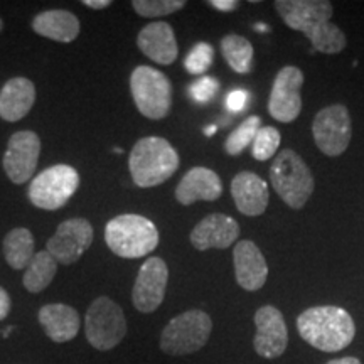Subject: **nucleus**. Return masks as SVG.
Returning <instances> with one entry per match:
<instances>
[{"label":"nucleus","mask_w":364,"mask_h":364,"mask_svg":"<svg viewBox=\"0 0 364 364\" xmlns=\"http://www.w3.org/2000/svg\"><path fill=\"white\" fill-rule=\"evenodd\" d=\"M2 29H4V22H2V19H0V33H2Z\"/></svg>","instance_id":"40"},{"label":"nucleus","mask_w":364,"mask_h":364,"mask_svg":"<svg viewBox=\"0 0 364 364\" xmlns=\"http://www.w3.org/2000/svg\"><path fill=\"white\" fill-rule=\"evenodd\" d=\"M312 48L324 54H338L346 48V34L332 22H326L311 34Z\"/></svg>","instance_id":"27"},{"label":"nucleus","mask_w":364,"mask_h":364,"mask_svg":"<svg viewBox=\"0 0 364 364\" xmlns=\"http://www.w3.org/2000/svg\"><path fill=\"white\" fill-rule=\"evenodd\" d=\"M95 238L93 226L85 218H71L58 226L48 241V252L58 263L73 265L83 257L86 250L91 247Z\"/></svg>","instance_id":"11"},{"label":"nucleus","mask_w":364,"mask_h":364,"mask_svg":"<svg viewBox=\"0 0 364 364\" xmlns=\"http://www.w3.org/2000/svg\"><path fill=\"white\" fill-rule=\"evenodd\" d=\"M297 329L307 344L324 353L343 351L356 336L351 314L338 306L307 309L297 317Z\"/></svg>","instance_id":"1"},{"label":"nucleus","mask_w":364,"mask_h":364,"mask_svg":"<svg viewBox=\"0 0 364 364\" xmlns=\"http://www.w3.org/2000/svg\"><path fill=\"white\" fill-rule=\"evenodd\" d=\"M213 331V318L209 314L193 309L182 312L164 327L161 349L169 356H188L198 353L209 341Z\"/></svg>","instance_id":"5"},{"label":"nucleus","mask_w":364,"mask_h":364,"mask_svg":"<svg viewBox=\"0 0 364 364\" xmlns=\"http://www.w3.org/2000/svg\"><path fill=\"white\" fill-rule=\"evenodd\" d=\"M304 86V73L297 66H285L273 80L272 93L268 98V112L282 124L297 120L302 112L300 88Z\"/></svg>","instance_id":"12"},{"label":"nucleus","mask_w":364,"mask_h":364,"mask_svg":"<svg viewBox=\"0 0 364 364\" xmlns=\"http://www.w3.org/2000/svg\"><path fill=\"white\" fill-rule=\"evenodd\" d=\"M240 225L231 216L213 213L201 220L191 231V245L199 252L211 248L225 250L238 240Z\"/></svg>","instance_id":"16"},{"label":"nucleus","mask_w":364,"mask_h":364,"mask_svg":"<svg viewBox=\"0 0 364 364\" xmlns=\"http://www.w3.org/2000/svg\"><path fill=\"white\" fill-rule=\"evenodd\" d=\"M213 59H215V48L208 43H199L186 56L184 68L191 75H204L211 68Z\"/></svg>","instance_id":"31"},{"label":"nucleus","mask_w":364,"mask_h":364,"mask_svg":"<svg viewBox=\"0 0 364 364\" xmlns=\"http://www.w3.org/2000/svg\"><path fill=\"white\" fill-rule=\"evenodd\" d=\"M132 179L139 188H156L179 169V156L162 136H145L132 149L129 157Z\"/></svg>","instance_id":"2"},{"label":"nucleus","mask_w":364,"mask_h":364,"mask_svg":"<svg viewBox=\"0 0 364 364\" xmlns=\"http://www.w3.org/2000/svg\"><path fill=\"white\" fill-rule=\"evenodd\" d=\"M83 6L95 9V11H100V9H107L112 6L110 0H83Z\"/></svg>","instance_id":"36"},{"label":"nucleus","mask_w":364,"mask_h":364,"mask_svg":"<svg viewBox=\"0 0 364 364\" xmlns=\"http://www.w3.org/2000/svg\"><path fill=\"white\" fill-rule=\"evenodd\" d=\"M221 53L228 66L238 75H248L253 68V46L247 38L228 34L221 39Z\"/></svg>","instance_id":"26"},{"label":"nucleus","mask_w":364,"mask_h":364,"mask_svg":"<svg viewBox=\"0 0 364 364\" xmlns=\"http://www.w3.org/2000/svg\"><path fill=\"white\" fill-rule=\"evenodd\" d=\"M12 307V300L9 297L7 290L4 287H0V321H4L9 316Z\"/></svg>","instance_id":"35"},{"label":"nucleus","mask_w":364,"mask_h":364,"mask_svg":"<svg viewBox=\"0 0 364 364\" xmlns=\"http://www.w3.org/2000/svg\"><path fill=\"white\" fill-rule=\"evenodd\" d=\"M36 102V86L31 80L11 78L0 91V117L6 122H19L33 110Z\"/></svg>","instance_id":"22"},{"label":"nucleus","mask_w":364,"mask_h":364,"mask_svg":"<svg viewBox=\"0 0 364 364\" xmlns=\"http://www.w3.org/2000/svg\"><path fill=\"white\" fill-rule=\"evenodd\" d=\"M58 272V262L46 250L38 252L26 268L22 284L31 294H39L51 285Z\"/></svg>","instance_id":"25"},{"label":"nucleus","mask_w":364,"mask_h":364,"mask_svg":"<svg viewBox=\"0 0 364 364\" xmlns=\"http://www.w3.org/2000/svg\"><path fill=\"white\" fill-rule=\"evenodd\" d=\"M130 93L135 107L145 118L162 120L172 108V85L162 71L136 66L130 75Z\"/></svg>","instance_id":"6"},{"label":"nucleus","mask_w":364,"mask_h":364,"mask_svg":"<svg viewBox=\"0 0 364 364\" xmlns=\"http://www.w3.org/2000/svg\"><path fill=\"white\" fill-rule=\"evenodd\" d=\"M253 321L257 326L253 348L258 356L265 359L280 358L289 346V331L284 314L273 306H263L255 314Z\"/></svg>","instance_id":"14"},{"label":"nucleus","mask_w":364,"mask_h":364,"mask_svg":"<svg viewBox=\"0 0 364 364\" xmlns=\"http://www.w3.org/2000/svg\"><path fill=\"white\" fill-rule=\"evenodd\" d=\"M250 102V93L245 90H233L226 97V108L231 113H240L247 108Z\"/></svg>","instance_id":"33"},{"label":"nucleus","mask_w":364,"mask_h":364,"mask_svg":"<svg viewBox=\"0 0 364 364\" xmlns=\"http://www.w3.org/2000/svg\"><path fill=\"white\" fill-rule=\"evenodd\" d=\"M85 334L98 351H110L127 334V318L122 307L110 297H98L85 316Z\"/></svg>","instance_id":"7"},{"label":"nucleus","mask_w":364,"mask_h":364,"mask_svg":"<svg viewBox=\"0 0 364 364\" xmlns=\"http://www.w3.org/2000/svg\"><path fill=\"white\" fill-rule=\"evenodd\" d=\"M270 182L282 201L292 209H302L314 193L311 167L292 149H284L273 159Z\"/></svg>","instance_id":"4"},{"label":"nucleus","mask_w":364,"mask_h":364,"mask_svg":"<svg viewBox=\"0 0 364 364\" xmlns=\"http://www.w3.org/2000/svg\"><path fill=\"white\" fill-rule=\"evenodd\" d=\"M78 188V171L66 164H58L34 177L29 186V199L36 208L44 211H56L70 203Z\"/></svg>","instance_id":"8"},{"label":"nucleus","mask_w":364,"mask_h":364,"mask_svg":"<svg viewBox=\"0 0 364 364\" xmlns=\"http://www.w3.org/2000/svg\"><path fill=\"white\" fill-rule=\"evenodd\" d=\"M312 135L324 156L338 157L349 147L353 136L351 115L346 105H329L314 118Z\"/></svg>","instance_id":"9"},{"label":"nucleus","mask_w":364,"mask_h":364,"mask_svg":"<svg viewBox=\"0 0 364 364\" xmlns=\"http://www.w3.org/2000/svg\"><path fill=\"white\" fill-rule=\"evenodd\" d=\"M255 29H258V31H260V33H267L268 27L263 26V24H258V26H255Z\"/></svg>","instance_id":"39"},{"label":"nucleus","mask_w":364,"mask_h":364,"mask_svg":"<svg viewBox=\"0 0 364 364\" xmlns=\"http://www.w3.org/2000/svg\"><path fill=\"white\" fill-rule=\"evenodd\" d=\"M280 140H282V135L275 127H262L252 144L253 159H257V161H262V162L272 159L280 147Z\"/></svg>","instance_id":"29"},{"label":"nucleus","mask_w":364,"mask_h":364,"mask_svg":"<svg viewBox=\"0 0 364 364\" xmlns=\"http://www.w3.org/2000/svg\"><path fill=\"white\" fill-rule=\"evenodd\" d=\"M273 6L290 29L299 31L307 39L322 24L331 22L334 12L327 0H277Z\"/></svg>","instance_id":"15"},{"label":"nucleus","mask_w":364,"mask_h":364,"mask_svg":"<svg viewBox=\"0 0 364 364\" xmlns=\"http://www.w3.org/2000/svg\"><path fill=\"white\" fill-rule=\"evenodd\" d=\"M262 120L260 117L252 115L248 117L247 120L241 124L238 129H235L228 135L226 142H225V150L230 156H240L245 149L248 147L250 144H253L255 136H257L258 130L262 129Z\"/></svg>","instance_id":"28"},{"label":"nucleus","mask_w":364,"mask_h":364,"mask_svg":"<svg viewBox=\"0 0 364 364\" xmlns=\"http://www.w3.org/2000/svg\"><path fill=\"white\" fill-rule=\"evenodd\" d=\"M136 46L149 59L162 66H169L177 59L179 48L174 29L164 21L150 22L136 36Z\"/></svg>","instance_id":"18"},{"label":"nucleus","mask_w":364,"mask_h":364,"mask_svg":"<svg viewBox=\"0 0 364 364\" xmlns=\"http://www.w3.org/2000/svg\"><path fill=\"white\" fill-rule=\"evenodd\" d=\"M38 318L46 336L53 343H68L75 339L80 332V314L66 304H48L41 309Z\"/></svg>","instance_id":"21"},{"label":"nucleus","mask_w":364,"mask_h":364,"mask_svg":"<svg viewBox=\"0 0 364 364\" xmlns=\"http://www.w3.org/2000/svg\"><path fill=\"white\" fill-rule=\"evenodd\" d=\"M4 257L14 270H24L34 258V236L27 228H14L4 238Z\"/></svg>","instance_id":"24"},{"label":"nucleus","mask_w":364,"mask_h":364,"mask_svg":"<svg viewBox=\"0 0 364 364\" xmlns=\"http://www.w3.org/2000/svg\"><path fill=\"white\" fill-rule=\"evenodd\" d=\"M169 268L162 258L152 257L140 267L132 290V302L142 314L156 312L166 297Z\"/></svg>","instance_id":"13"},{"label":"nucleus","mask_w":364,"mask_h":364,"mask_svg":"<svg viewBox=\"0 0 364 364\" xmlns=\"http://www.w3.org/2000/svg\"><path fill=\"white\" fill-rule=\"evenodd\" d=\"M221 194L220 176L208 167H193L176 188V199L182 206H191L196 201H216Z\"/></svg>","instance_id":"19"},{"label":"nucleus","mask_w":364,"mask_h":364,"mask_svg":"<svg viewBox=\"0 0 364 364\" xmlns=\"http://www.w3.org/2000/svg\"><path fill=\"white\" fill-rule=\"evenodd\" d=\"M41 156V139L33 130L16 132L9 139L2 166L14 184H26L33 179Z\"/></svg>","instance_id":"10"},{"label":"nucleus","mask_w":364,"mask_h":364,"mask_svg":"<svg viewBox=\"0 0 364 364\" xmlns=\"http://www.w3.org/2000/svg\"><path fill=\"white\" fill-rule=\"evenodd\" d=\"M236 282L243 290L257 292L267 284L268 265L260 248L250 240H241L233 250Z\"/></svg>","instance_id":"17"},{"label":"nucleus","mask_w":364,"mask_h":364,"mask_svg":"<svg viewBox=\"0 0 364 364\" xmlns=\"http://www.w3.org/2000/svg\"><path fill=\"white\" fill-rule=\"evenodd\" d=\"M36 34L43 36L56 43H73L80 36V19L70 11L53 9L38 14L33 21Z\"/></svg>","instance_id":"23"},{"label":"nucleus","mask_w":364,"mask_h":364,"mask_svg":"<svg viewBox=\"0 0 364 364\" xmlns=\"http://www.w3.org/2000/svg\"><path fill=\"white\" fill-rule=\"evenodd\" d=\"M132 7L139 16L156 19V17H166L181 11L186 7V2L184 0H134Z\"/></svg>","instance_id":"30"},{"label":"nucleus","mask_w":364,"mask_h":364,"mask_svg":"<svg viewBox=\"0 0 364 364\" xmlns=\"http://www.w3.org/2000/svg\"><path fill=\"white\" fill-rule=\"evenodd\" d=\"M326 364H363V363L354 356H346V358H339V359H331V361Z\"/></svg>","instance_id":"37"},{"label":"nucleus","mask_w":364,"mask_h":364,"mask_svg":"<svg viewBox=\"0 0 364 364\" xmlns=\"http://www.w3.org/2000/svg\"><path fill=\"white\" fill-rule=\"evenodd\" d=\"M231 196L245 216H262L268 206V184L255 172L243 171L231 181Z\"/></svg>","instance_id":"20"},{"label":"nucleus","mask_w":364,"mask_h":364,"mask_svg":"<svg viewBox=\"0 0 364 364\" xmlns=\"http://www.w3.org/2000/svg\"><path fill=\"white\" fill-rule=\"evenodd\" d=\"M209 6L221 12H233L240 7L238 0H209Z\"/></svg>","instance_id":"34"},{"label":"nucleus","mask_w":364,"mask_h":364,"mask_svg":"<svg viewBox=\"0 0 364 364\" xmlns=\"http://www.w3.org/2000/svg\"><path fill=\"white\" fill-rule=\"evenodd\" d=\"M220 83L213 76H201L189 86V97L196 103H208L216 97Z\"/></svg>","instance_id":"32"},{"label":"nucleus","mask_w":364,"mask_h":364,"mask_svg":"<svg viewBox=\"0 0 364 364\" xmlns=\"http://www.w3.org/2000/svg\"><path fill=\"white\" fill-rule=\"evenodd\" d=\"M204 134H206L208 136H211L213 134H216V127H215V125L208 127V129H206V130H204Z\"/></svg>","instance_id":"38"},{"label":"nucleus","mask_w":364,"mask_h":364,"mask_svg":"<svg viewBox=\"0 0 364 364\" xmlns=\"http://www.w3.org/2000/svg\"><path fill=\"white\" fill-rule=\"evenodd\" d=\"M105 241L120 258H142L159 245V230L152 221L140 215H120L105 226Z\"/></svg>","instance_id":"3"}]
</instances>
